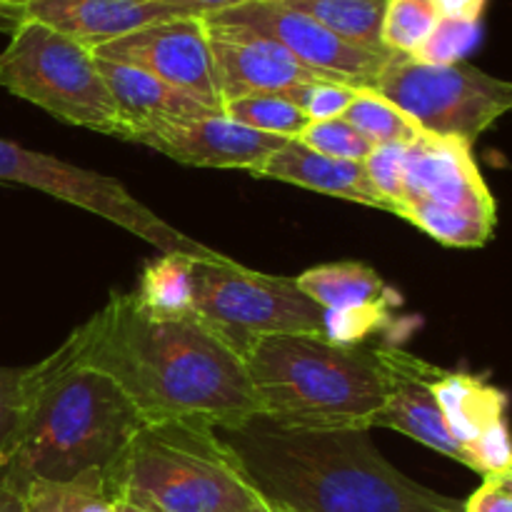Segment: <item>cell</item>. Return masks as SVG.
Instances as JSON below:
<instances>
[{"label": "cell", "mask_w": 512, "mask_h": 512, "mask_svg": "<svg viewBox=\"0 0 512 512\" xmlns=\"http://www.w3.org/2000/svg\"><path fill=\"white\" fill-rule=\"evenodd\" d=\"M60 348L108 375L148 423L233 430L258 415L243 350L198 313L155 315L135 293H113Z\"/></svg>", "instance_id": "obj_1"}, {"label": "cell", "mask_w": 512, "mask_h": 512, "mask_svg": "<svg viewBox=\"0 0 512 512\" xmlns=\"http://www.w3.org/2000/svg\"><path fill=\"white\" fill-rule=\"evenodd\" d=\"M220 435L280 512H463L390 465L368 430L285 428L255 415Z\"/></svg>", "instance_id": "obj_2"}, {"label": "cell", "mask_w": 512, "mask_h": 512, "mask_svg": "<svg viewBox=\"0 0 512 512\" xmlns=\"http://www.w3.org/2000/svg\"><path fill=\"white\" fill-rule=\"evenodd\" d=\"M145 423L108 375L73 363L58 348L25 368L18 428L3 470L23 488L33 480L108 470Z\"/></svg>", "instance_id": "obj_3"}, {"label": "cell", "mask_w": 512, "mask_h": 512, "mask_svg": "<svg viewBox=\"0 0 512 512\" xmlns=\"http://www.w3.org/2000/svg\"><path fill=\"white\" fill-rule=\"evenodd\" d=\"M243 358L258 415L285 428L370 430L393 393V345L263 335Z\"/></svg>", "instance_id": "obj_4"}, {"label": "cell", "mask_w": 512, "mask_h": 512, "mask_svg": "<svg viewBox=\"0 0 512 512\" xmlns=\"http://www.w3.org/2000/svg\"><path fill=\"white\" fill-rule=\"evenodd\" d=\"M115 495L158 512H268L220 430L188 420L145 423L105 470Z\"/></svg>", "instance_id": "obj_5"}, {"label": "cell", "mask_w": 512, "mask_h": 512, "mask_svg": "<svg viewBox=\"0 0 512 512\" xmlns=\"http://www.w3.org/2000/svg\"><path fill=\"white\" fill-rule=\"evenodd\" d=\"M0 85L68 125L120 138V118L93 50L25 18L0 53Z\"/></svg>", "instance_id": "obj_6"}, {"label": "cell", "mask_w": 512, "mask_h": 512, "mask_svg": "<svg viewBox=\"0 0 512 512\" xmlns=\"http://www.w3.org/2000/svg\"><path fill=\"white\" fill-rule=\"evenodd\" d=\"M400 218L448 248H480L498 223V208L460 138L423 133L405 155Z\"/></svg>", "instance_id": "obj_7"}, {"label": "cell", "mask_w": 512, "mask_h": 512, "mask_svg": "<svg viewBox=\"0 0 512 512\" xmlns=\"http://www.w3.org/2000/svg\"><path fill=\"white\" fill-rule=\"evenodd\" d=\"M375 90L423 133L460 138L470 145L512 110V80L495 78L465 60L428 65L393 53Z\"/></svg>", "instance_id": "obj_8"}, {"label": "cell", "mask_w": 512, "mask_h": 512, "mask_svg": "<svg viewBox=\"0 0 512 512\" xmlns=\"http://www.w3.org/2000/svg\"><path fill=\"white\" fill-rule=\"evenodd\" d=\"M195 313L243 353L263 335L325 338V310L300 293L295 278L258 273L225 255L195 260Z\"/></svg>", "instance_id": "obj_9"}, {"label": "cell", "mask_w": 512, "mask_h": 512, "mask_svg": "<svg viewBox=\"0 0 512 512\" xmlns=\"http://www.w3.org/2000/svg\"><path fill=\"white\" fill-rule=\"evenodd\" d=\"M0 183L23 185L63 203L83 208L108 223L143 238L160 255H193L200 260H218L220 253L175 230L163 218L140 203L120 180L80 165L65 163L55 155L28 150L13 140L0 138Z\"/></svg>", "instance_id": "obj_10"}, {"label": "cell", "mask_w": 512, "mask_h": 512, "mask_svg": "<svg viewBox=\"0 0 512 512\" xmlns=\"http://www.w3.org/2000/svg\"><path fill=\"white\" fill-rule=\"evenodd\" d=\"M203 20L215 28H233L258 35L293 55L310 73L333 83L350 85L355 90H375L385 63L393 58V53H373L345 43L318 20L288 8L280 0H250Z\"/></svg>", "instance_id": "obj_11"}, {"label": "cell", "mask_w": 512, "mask_h": 512, "mask_svg": "<svg viewBox=\"0 0 512 512\" xmlns=\"http://www.w3.org/2000/svg\"><path fill=\"white\" fill-rule=\"evenodd\" d=\"M93 55L143 70L205 108L223 113V95L203 18H170L145 25L113 43L100 45Z\"/></svg>", "instance_id": "obj_12"}, {"label": "cell", "mask_w": 512, "mask_h": 512, "mask_svg": "<svg viewBox=\"0 0 512 512\" xmlns=\"http://www.w3.org/2000/svg\"><path fill=\"white\" fill-rule=\"evenodd\" d=\"M300 293L325 310V338L360 345L390 323L398 295L370 265L343 260L305 270L295 278Z\"/></svg>", "instance_id": "obj_13"}, {"label": "cell", "mask_w": 512, "mask_h": 512, "mask_svg": "<svg viewBox=\"0 0 512 512\" xmlns=\"http://www.w3.org/2000/svg\"><path fill=\"white\" fill-rule=\"evenodd\" d=\"M135 143L148 145L193 168L248 170L260 175L263 165L283 148L285 138L245 128L225 113H210L203 118L150 130Z\"/></svg>", "instance_id": "obj_14"}, {"label": "cell", "mask_w": 512, "mask_h": 512, "mask_svg": "<svg viewBox=\"0 0 512 512\" xmlns=\"http://www.w3.org/2000/svg\"><path fill=\"white\" fill-rule=\"evenodd\" d=\"M205 28L210 35V50H213L223 105L230 100L248 98V95H280L295 85L325 80L303 68L283 48L258 38V35L233 28H215L208 23Z\"/></svg>", "instance_id": "obj_15"}, {"label": "cell", "mask_w": 512, "mask_h": 512, "mask_svg": "<svg viewBox=\"0 0 512 512\" xmlns=\"http://www.w3.org/2000/svg\"><path fill=\"white\" fill-rule=\"evenodd\" d=\"M25 18L38 20L95 50L145 25L193 15L160 0H28Z\"/></svg>", "instance_id": "obj_16"}, {"label": "cell", "mask_w": 512, "mask_h": 512, "mask_svg": "<svg viewBox=\"0 0 512 512\" xmlns=\"http://www.w3.org/2000/svg\"><path fill=\"white\" fill-rule=\"evenodd\" d=\"M393 370V393L375 418L373 428L398 430V433L433 448L435 453H443L445 458L470 468L468 453L450 435L443 410L433 393V383L443 373V368L395 348Z\"/></svg>", "instance_id": "obj_17"}, {"label": "cell", "mask_w": 512, "mask_h": 512, "mask_svg": "<svg viewBox=\"0 0 512 512\" xmlns=\"http://www.w3.org/2000/svg\"><path fill=\"white\" fill-rule=\"evenodd\" d=\"M95 60H98V70L108 85L115 110H118L120 138L123 140L135 143L140 135L163 128V125L185 123V120L218 113L143 70L113 63V60Z\"/></svg>", "instance_id": "obj_18"}, {"label": "cell", "mask_w": 512, "mask_h": 512, "mask_svg": "<svg viewBox=\"0 0 512 512\" xmlns=\"http://www.w3.org/2000/svg\"><path fill=\"white\" fill-rule=\"evenodd\" d=\"M258 178L280 180V183L315 190V193L330 195V198L350 200V203L385 210L383 200L378 198V193L370 185L365 163L328 158V155L310 150L298 138L285 140L283 148L263 165Z\"/></svg>", "instance_id": "obj_19"}, {"label": "cell", "mask_w": 512, "mask_h": 512, "mask_svg": "<svg viewBox=\"0 0 512 512\" xmlns=\"http://www.w3.org/2000/svg\"><path fill=\"white\" fill-rule=\"evenodd\" d=\"M433 393L443 410L450 435L465 453L485 435L508 425L505 420L508 395L478 375L443 370L435 378Z\"/></svg>", "instance_id": "obj_20"}, {"label": "cell", "mask_w": 512, "mask_h": 512, "mask_svg": "<svg viewBox=\"0 0 512 512\" xmlns=\"http://www.w3.org/2000/svg\"><path fill=\"white\" fill-rule=\"evenodd\" d=\"M280 3L318 20L345 43L373 53H390L383 45V15L388 0H280Z\"/></svg>", "instance_id": "obj_21"}, {"label": "cell", "mask_w": 512, "mask_h": 512, "mask_svg": "<svg viewBox=\"0 0 512 512\" xmlns=\"http://www.w3.org/2000/svg\"><path fill=\"white\" fill-rule=\"evenodd\" d=\"M25 512H115V490L105 470L73 480H33L25 485Z\"/></svg>", "instance_id": "obj_22"}, {"label": "cell", "mask_w": 512, "mask_h": 512, "mask_svg": "<svg viewBox=\"0 0 512 512\" xmlns=\"http://www.w3.org/2000/svg\"><path fill=\"white\" fill-rule=\"evenodd\" d=\"M223 258V255H220ZM195 260L193 255H160L145 265L135 298L155 315L195 313Z\"/></svg>", "instance_id": "obj_23"}, {"label": "cell", "mask_w": 512, "mask_h": 512, "mask_svg": "<svg viewBox=\"0 0 512 512\" xmlns=\"http://www.w3.org/2000/svg\"><path fill=\"white\" fill-rule=\"evenodd\" d=\"M360 135L378 145H413L423 135V130L408 118L390 100H385L378 90H358L353 103L343 113Z\"/></svg>", "instance_id": "obj_24"}, {"label": "cell", "mask_w": 512, "mask_h": 512, "mask_svg": "<svg viewBox=\"0 0 512 512\" xmlns=\"http://www.w3.org/2000/svg\"><path fill=\"white\" fill-rule=\"evenodd\" d=\"M223 113L245 128L265 135H278L285 140L300 138L310 125V118L298 105L273 93L230 100L223 105Z\"/></svg>", "instance_id": "obj_25"}, {"label": "cell", "mask_w": 512, "mask_h": 512, "mask_svg": "<svg viewBox=\"0 0 512 512\" xmlns=\"http://www.w3.org/2000/svg\"><path fill=\"white\" fill-rule=\"evenodd\" d=\"M443 18L438 0H388L383 15V45L395 55H413Z\"/></svg>", "instance_id": "obj_26"}, {"label": "cell", "mask_w": 512, "mask_h": 512, "mask_svg": "<svg viewBox=\"0 0 512 512\" xmlns=\"http://www.w3.org/2000/svg\"><path fill=\"white\" fill-rule=\"evenodd\" d=\"M298 140L315 153L335 160H350V163H363L375 150V145L343 118L313 120Z\"/></svg>", "instance_id": "obj_27"}, {"label": "cell", "mask_w": 512, "mask_h": 512, "mask_svg": "<svg viewBox=\"0 0 512 512\" xmlns=\"http://www.w3.org/2000/svg\"><path fill=\"white\" fill-rule=\"evenodd\" d=\"M480 38V23L455 18H440L433 33L410 58L428 65H453L460 63Z\"/></svg>", "instance_id": "obj_28"}, {"label": "cell", "mask_w": 512, "mask_h": 512, "mask_svg": "<svg viewBox=\"0 0 512 512\" xmlns=\"http://www.w3.org/2000/svg\"><path fill=\"white\" fill-rule=\"evenodd\" d=\"M355 95H358V90L350 88V85L333 83V80H313V83H303L283 90L280 98L298 105L308 115L310 123H313V120L343 118V113L353 103Z\"/></svg>", "instance_id": "obj_29"}, {"label": "cell", "mask_w": 512, "mask_h": 512, "mask_svg": "<svg viewBox=\"0 0 512 512\" xmlns=\"http://www.w3.org/2000/svg\"><path fill=\"white\" fill-rule=\"evenodd\" d=\"M405 155H408V145H378L363 160L370 185L383 200L385 210L395 215H398L400 200H403Z\"/></svg>", "instance_id": "obj_30"}, {"label": "cell", "mask_w": 512, "mask_h": 512, "mask_svg": "<svg viewBox=\"0 0 512 512\" xmlns=\"http://www.w3.org/2000/svg\"><path fill=\"white\" fill-rule=\"evenodd\" d=\"M23 378L25 368H0V468L8 455V445L13 440L23 403Z\"/></svg>", "instance_id": "obj_31"}, {"label": "cell", "mask_w": 512, "mask_h": 512, "mask_svg": "<svg viewBox=\"0 0 512 512\" xmlns=\"http://www.w3.org/2000/svg\"><path fill=\"white\" fill-rule=\"evenodd\" d=\"M463 512H512V498L490 478L463 503Z\"/></svg>", "instance_id": "obj_32"}, {"label": "cell", "mask_w": 512, "mask_h": 512, "mask_svg": "<svg viewBox=\"0 0 512 512\" xmlns=\"http://www.w3.org/2000/svg\"><path fill=\"white\" fill-rule=\"evenodd\" d=\"M160 3H168L180 8L183 13L193 15V18H208V15L223 13V10L238 8V5L250 3V0H160Z\"/></svg>", "instance_id": "obj_33"}, {"label": "cell", "mask_w": 512, "mask_h": 512, "mask_svg": "<svg viewBox=\"0 0 512 512\" xmlns=\"http://www.w3.org/2000/svg\"><path fill=\"white\" fill-rule=\"evenodd\" d=\"M488 0H438V8L443 18L455 20H470V23H480L485 13Z\"/></svg>", "instance_id": "obj_34"}, {"label": "cell", "mask_w": 512, "mask_h": 512, "mask_svg": "<svg viewBox=\"0 0 512 512\" xmlns=\"http://www.w3.org/2000/svg\"><path fill=\"white\" fill-rule=\"evenodd\" d=\"M23 485L15 483L3 468H0V512H25Z\"/></svg>", "instance_id": "obj_35"}, {"label": "cell", "mask_w": 512, "mask_h": 512, "mask_svg": "<svg viewBox=\"0 0 512 512\" xmlns=\"http://www.w3.org/2000/svg\"><path fill=\"white\" fill-rule=\"evenodd\" d=\"M25 20V5L13 0H0V33H13Z\"/></svg>", "instance_id": "obj_36"}, {"label": "cell", "mask_w": 512, "mask_h": 512, "mask_svg": "<svg viewBox=\"0 0 512 512\" xmlns=\"http://www.w3.org/2000/svg\"><path fill=\"white\" fill-rule=\"evenodd\" d=\"M115 512H158V510L140 503V500L128 498V495H118V498H115Z\"/></svg>", "instance_id": "obj_37"}, {"label": "cell", "mask_w": 512, "mask_h": 512, "mask_svg": "<svg viewBox=\"0 0 512 512\" xmlns=\"http://www.w3.org/2000/svg\"><path fill=\"white\" fill-rule=\"evenodd\" d=\"M485 478H490L493 480L495 485H500V488L505 490V493L510 495L512 498V468H508V470H503V473H495V475H485Z\"/></svg>", "instance_id": "obj_38"}, {"label": "cell", "mask_w": 512, "mask_h": 512, "mask_svg": "<svg viewBox=\"0 0 512 512\" xmlns=\"http://www.w3.org/2000/svg\"><path fill=\"white\" fill-rule=\"evenodd\" d=\"M13 3H20V5H25V3H28V0H13Z\"/></svg>", "instance_id": "obj_39"}, {"label": "cell", "mask_w": 512, "mask_h": 512, "mask_svg": "<svg viewBox=\"0 0 512 512\" xmlns=\"http://www.w3.org/2000/svg\"><path fill=\"white\" fill-rule=\"evenodd\" d=\"M268 512H280V510H278V508H275V505H273V508H270Z\"/></svg>", "instance_id": "obj_40"}]
</instances>
